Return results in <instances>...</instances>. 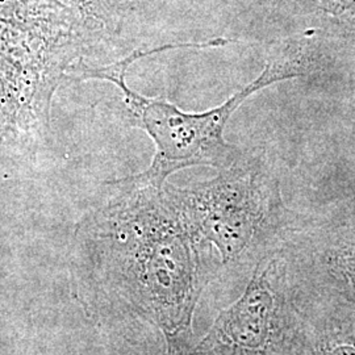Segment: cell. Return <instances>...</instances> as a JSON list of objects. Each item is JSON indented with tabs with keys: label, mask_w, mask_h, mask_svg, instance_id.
I'll return each mask as SVG.
<instances>
[{
	"label": "cell",
	"mask_w": 355,
	"mask_h": 355,
	"mask_svg": "<svg viewBox=\"0 0 355 355\" xmlns=\"http://www.w3.org/2000/svg\"><path fill=\"white\" fill-rule=\"evenodd\" d=\"M322 8L343 24L347 33L355 36V0H322Z\"/></svg>",
	"instance_id": "ba28073f"
},
{
	"label": "cell",
	"mask_w": 355,
	"mask_h": 355,
	"mask_svg": "<svg viewBox=\"0 0 355 355\" xmlns=\"http://www.w3.org/2000/svg\"><path fill=\"white\" fill-rule=\"evenodd\" d=\"M83 28L61 0H0V139L48 128L57 89L85 64Z\"/></svg>",
	"instance_id": "7a4b0ae2"
},
{
	"label": "cell",
	"mask_w": 355,
	"mask_h": 355,
	"mask_svg": "<svg viewBox=\"0 0 355 355\" xmlns=\"http://www.w3.org/2000/svg\"><path fill=\"white\" fill-rule=\"evenodd\" d=\"M290 280L279 250L254 268L241 297L193 349L200 355H302V313L287 303Z\"/></svg>",
	"instance_id": "277c9868"
},
{
	"label": "cell",
	"mask_w": 355,
	"mask_h": 355,
	"mask_svg": "<svg viewBox=\"0 0 355 355\" xmlns=\"http://www.w3.org/2000/svg\"><path fill=\"white\" fill-rule=\"evenodd\" d=\"M199 253L214 248L223 265H259L277 253L295 221L265 157L242 154L218 175L187 189L166 187Z\"/></svg>",
	"instance_id": "3957f363"
},
{
	"label": "cell",
	"mask_w": 355,
	"mask_h": 355,
	"mask_svg": "<svg viewBox=\"0 0 355 355\" xmlns=\"http://www.w3.org/2000/svg\"><path fill=\"white\" fill-rule=\"evenodd\" d=\"M303 355H355V318L336 308L309 318L302 313Z\"/></svg>",
	"instance_id": "8992f818"
},
{
	"label": "cell",
	"mask_w": 355,
	"mask_h": 355,
	"mask_svg": "<svg viewBox=\"0 0 355 355\" xmlns=\"http://www.w3.org/2000/svg\"><path fill=\"white\" fill-rule=\"evenodd\" d=\"M279 253L290 278L315 280L328 306L355 316V200L322 220H295Z\"/></svg>",
	"instance_id": "5b68a950"
},
{
	"label": "cell",
	"mask_w": 355,
	"mask_h": 355,
	"mask_svg": "<svg viewBox=\"0 0 355 355\" xmlns=\"http://www.w3.org/2000/svg\"><path fill=\"white\" fill-rule=\"evenodd\" d=\"M165 51H168L167 45L148 51H133L112 64H82L73 76L80 80H108L120 89L130 117L155 144L152 165L132 178L158 189H164L167 177L178 170L209 166L220 171L237 162L243 153L224 139V130L234 111L255 92L282 80L305 76L312 64L308 44L287 42L268 57L263 71L250 85L230 96L224 104L205 112L192 114L164 99L142 96L127 85L130 64L146 55Z\"/></svg>",
	"instance_id": "6da1fadb"
},
{
	"label": "cell",
	"mask_w": 355,
	"mask_h": 355,
	"mask_svg": "<svg viewBox=\"0 0 355 355\" xmlns=\"http://www.w3.org/2000/svg\"><path fill=\"white\" fill-rule=\"evenodd\" d=\"M92 37L112 42L120 36L127 7L124 0H69Z\"/></svg>",
	"instance_id": "52a82bcc"
}]
</instances>
